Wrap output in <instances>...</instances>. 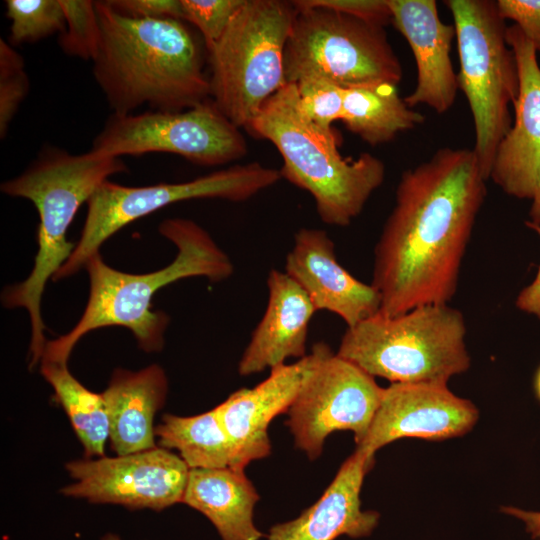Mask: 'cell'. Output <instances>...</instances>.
I'll use <instances>...</instances> for the list:
<instances>
[{
    "instance_id": "6da1fadb",
    "label": "cell",
    "mask_w": 540,
    "mask_h": 540,
    "mask_svg": "<svg viewBox=\"0 0 540 540\" xmlns=\"http://www.w3.org/2000/svg\"><path fill=\"white\" fill-rule=\"evenodd\" d=\"M487 181L469 148H440L403 171L374 248L371 284L381 298L379 313L449 304Z\"/></svg>"
},
{
    "instance_id": "7a4b0ae2",
    "label": "cell",
    "mask_w": 540,
    "mask_h": 540,
    "mask_svg": "<svg viewBox=\"0 0 540 540\" xmlns=\"http://www.w3.org/2000/svg\"><path fill=\"white\" fill-rule=\"evenodd\" d=\"M100 40L93 76L115 115L142 106L181 112L208 100L205 44L182 20L138 19L95 1Z\"/></svg>"
},
{
    "instance_id": "3957f363",
    "label": "cell",
    "mask_w": 540,
    "mask_h": 540,
    "mask_svg": "<svg viewBox=\"0 0 540 540\" xmlns=\"http://www.w3.org/2000/svg\"><path fill=\"white\" fill-rule=\"evenodd\" d=\"M158 230L177 248L175 259L164 268L130 274L107 265L100 252L86 261L90 291L84 312L68 333L47 341L41 361L67 365L74 346L84 335L109 326L129 329L140 349L159 352L170 317L162 310H152L154 294L184 278L205 277L220 282L233 274L229 256L196 222L169 218L160 223Z\"/></svg>"
},
{
    "instance_id": "277c9868",
    "label": "cell",
    "mask_w": 540,
    "mask_h": 540,
    "mask_svg": "<svg viewBox=\"0 0 540 540\" xmlns=\"http://www.w3.org/2000/svg\"><path fill=\"white\" fill-rule=\"evenodd\" d=\"M127 170L118 157L89 151L71 154L47 147L17 177L1 184L11 197L30 200L39 214L38 250L28 277L5 288L1 301L5 308H24L31 324L30 369L41 362L46 346L41 301L46 284L64 265L75 245L67 240V230L78 209L114 174Z\"/></svg>"
},
{
    "instance_id": "5b68a950",
    "label": "cell",
    "mask_w": 540,
    "mask_h": 540,
    "mask_svg": "<svg viewBox=\"0 0 540 540\" xmlns=\"http://www.w3.org/2000/svg\"><path fill=\"white\" fill-rule=\"evenodd\" d=\"M279 151L282 178L310 193L325 224L348 226L385 179V165L364 152L343 157L336 138L322 135L303 112L297 86L286 83L246 128Z\"/></svg>"
},
{
    "instance_id": "8992f818",
    "label": "cell",
    "mask_w": 540,
    "mask_h": 540,
    "mask_svg": "<svg viewBox=\"0 0 540 540\" xmlns=\"http://www.w3.org/2000/svg\"><path fill=\"white\" fill-rule=\"evenodd\" d=\"M466 334L460 310L429 304L392 317L377 313L347 327L336 353L391 383L447 384L470 367Z\"/></svg>"
},
{
    "instance_id": "52a82bcc",
    "label": "cell",
    "mask_w": 540,
    "mask_h": 540,
    "mask_svg": "<svg viewBox=\"0 0 540 540\" xmlns=\"http://www.w3.org/2000/svg\"><path fill=\"white\" fill-rule=\"evenodd\" d=\"M295 13L292 1L245 0L207 50L210 96L238 128H247L286 84L284 51Z\"/></svg>"
},
{
    "instance_id": "ba28073f",
    "label": "cell",
    "mask_w": 540,
    "mask_h": 540,
    "mask_svg": "<svg viewBox=\"0 0 540 540\" xmlns=\"http://www.w3.org/2000/svg\"><path fill=\"white\" fill-rule=\"evenodd\" d=\"M456 32L459 89L475 128L473 151L489 180L497 147L510 130V106L519 92L516 58L506 39L505 19L493 0H447Z\"/></svg>"
},
{
    "instance_id": "9c48e42d",
    "label": "cell",
    "mask_w": 540,
    "mask_h": 540,
    "mask_svg": "<svg viewBox=\"0 0 540 540\" xmlns=\"http://www.w3.org/2000/svg\"><path fill=\"white\" fill-rule=\"evenodd\" d=\"M294 7L284 51L286 83L311 75L343 89L401 82L402 66L385 27L327 8Z\"/></svg>"
},
{
    "instance_id": "30bf717a",
    "label": "cell",
    "mask_w": 540,
    "mask_h": 540,
    "mask_svg": "<svg viewBox=\"0 0 540 540\" xmlns=\"http://www.w3.org/2000/svg\"><path fill=\"white\" fill-rule=\"evenodd\" d=\"M282 178L280 170L259 162L233 165L196 179L151 186H123L105 181L88 200L79 241L52 280L68 278L99 253L102 244L124 226L168 205L191 199L246 201Z\"/></svg>"
},
{
    "instance_id": "8fae6325",
    "label": "cell",
    "mask_w": 540,
    "mask_h": 540,
    "mask_svg": "<svg viewBox=\"0 0 540 540\" xmlns=\"http://www.w3.org/2000/svg\"><path fill=\"white\" fill-rule=\"evenodd\" d=\"M247 150L240 128L207 100L181 112L111 114L90 151L118 158L172 153L196 165L217 166L241 159Z\"/></svg>"
},
{
    "instance_id": "7c38bea8",
    "label": "cell",
    "mask_w": 540,
    "mask_h": 540,
    "mask_svg": "<svg viewBox=\"0 0 540 540\" xmlns=\"http://www.w3.org/2000/svg\"><path fill=\"white\" fill-rule=\"evenodd\" d=\"M312 348L316 362L286 413V425L295 446L314 460L333 432H353L356 444L363 440L384 388L362 368L332 352L326 343H315Z\"/></svg>"
},
{
    "instance_id": "4fadbf2b",
    "label": "cell",
    "mask_w": 540,
    "mask_h": 540,
    "mask_svg": "<svg viewBox=\"0 0 540 540\" xmlns=\"http://www.w3.org/2000/svg\"><path fill=\"white\" fill-rule=\"evenodd\" d=\"M66 469L75 482L60 490L65 496L156 511L182 502L190 470L180 456L162 447L71 461Z\"/></svg>"
},
{
    "instance_id": "5bb4252c",
    "label": "cell",
    "mask_w": 540,
    "mask_h": 540,
    "mask_svg": "<svg viewBox=\"0 0 540 540\" xmlns=\"http://www.w3.org/2000/svg\"><path fill=\"white\" fill-rule=\"evenodd\" d=\"M479 411L443 383H391L356 449L374 458L377 450L402 438L439 441L459 437L476 424Z\"/></svg>"
},
{
    "instance_id": "9a60e30c",
    "label": "cell",
    "mask_w": 540,
    "mask_h": 540,
    "mask_svg": "<svg viewBox=\"0 0 540 540\" xmlns=\"http://www.w3.org/2000/svg\"><path fill=\"white\" fill-rule=\"evenodd\" d=\"M506 39L517 62L519 92L489 179L509 196L533 200L540 192V65L537 51L515 24L507 26Z\"/></svg>"
},
{
    "instance_id": "2e32d148",
    "label": "cell",
    "mask_w": 540,
    "mask_h": 540,
    "mask_svg": "<svg viewBox=\"0 0 540 540\" xmlns=\"http://www.w3.org/2000/svg\"><path fill=\"white\" fill-rule=\"evenodd\" d=\"M316 359L312 348L305 357L270 370L265 380L233 392L215 407L232 447L229 468L244 472L250 462L271 454L269 425L287 413Z\"/></svg>"
},
{
    "instance_id": "e0dca14e",
    "label": "cell",
    "mask_w": 540,
    "mask_h": 540,
    "mask_svg": "<svg viewBox=\"0 0 540 540\" xmlns=\"http://www.w3.org/2000/svg\"><path fill=\"white\" fill-rule=\"evenodd\" d=\"M285 272L307 293L317 311L336 314L347 327L380 311L377 289L355 278L339 263L335 244L325 230L300 228L296 232Z\"/></svg>"
},
{
    "instance_id": "ac0fdd59",
    "label": "cell",
    "mask_w": 540,
    "mask_h": 540,
    "mask_svg": "<svg viewBox=\"0 0 540 540\" xmlns=\"http://www.w3.org/2000/svg\"><path fill=\"white\" fill-rule=\"evenodd\" d=\"M391 23L408 42L417 68L414 90L405 102L427 105L438 114L453 106L459 89L450 52L455 27L444 23L435 0H388Z\"/></svg>"
},
{
    "instance_id": "d6986e66",
    "label": "cell",
    "mask_w": 540,
    "mask_h": 540,
    "mask_svg": "<svg viewBox=\"0 0 540 540\" xmlns=\"http://www.w3.org/2000/svg\"><path fill=\"white\" fill-rule=\"evenodd\" d=\"M268 300L263 317L253 330L238 364L249 376L286 364L306 354L310 321L317 311L307 293L284 271L270 270Z\"/></svg>"
},
{
    "instance_id": "ffe728a7",
    "label": "cell",
    "mask_w": 540,
    "mask_h": 540,
    "mask_svg": "<svg viewBox=\"0 0 540 540\" xmlns=\"http://www.w3.org/2000/svg\"><path fill=\"white\" fill-rule=\"evenodd\" d=\"M374 458L360 450L348 457L321 497L297 518L271 527L267 540H335L365 537L379 521L376 511L361 509L360 492Z\"/></svg>"
},
{
    "instance_id": "44dd1931",
    "label": "cell",
    "mask_w": 540,
    "mask_h": 540,
    "mask_svg": "<svg viewBox=\"0 0 540 540\" xmlns=\"http://www.w3.org/2000/svg\"><path fill=\"white\" fill-rule=\"evenodd\" d=\"M168 380L157 364L139 371L116 369L101 393L109 418V439L117 455L153 449L154 416L165 403Z\"/></svg>"
},
{
    "instance_id": "7402d4cb",
    "label": "cell",
    "mask_w": 540,
    "mask_h": 540,
    "mask_svg": "<svg viewBox=\"0 0 540 540\" xmlns=\"http://www.w3.org/2000/svg\"><path fill=\"white\" fill-rule=\"evenodd\" d=\"M260 496L244 472L226 468L189 470L182 502L206 516L222 540H260L254 508Z\"/></svg>"
},
{
    "instance_id": "603a6c76",
    "label": "cell",
    "mask_w": 540,
    "mask_h": 540,
    "mask_svg": "<svg viewBox=\"0 0 540 540\" xmlns=\"http://www.w3.org/2000/svg\"><path fill=\"white\" fill-rule=\"evenodd\" d=\"M341 120L351 133L377 146L423 124L425 115L407 105L396 85L376 83L344 89Z\"/></svg>"
},
{
    "instance_id": "cb8c5ba5",
    "label": "cell",
    "mask_w": 540,
    "mask_h": 540,
    "mask_svg": "<svg viewBox=\"0 0 540 540\" xmlns=\"http://www.w3.org/2000/svg\"><path fill=\"white\" fill-rule=\"evenodd\" d=\"M155 436L160 447L177 450L190 469L230 467L232 447L216 408L187 417L165 414Z\"/></svg>"
},
{
    "instance_id": "d4e9b609",
    "label": "cell",
    "mask_w": 540,
    "mask_h": 540,
    "mask_svg": "<svg viewBox=\"0 0 540 540\" xmlns=\"http://www.w3.org/2000/svg\"><path fill=\"white\" fill-rule=\"evenodd\" d=\"M40 372L54 390V397L63 407L80 440L86 459L104 457L109 438V418L102 394L84 387L68 370L67 365L41 361Z\"/></svg>"
},
{
    "instance_id": "484cf974",
    "label": "cell",
    "mask_w": 540,
    "mask_h": 540,
    "mask_svg": "<svg viewBox=\"0 0 540 540\" xmlns=\"http://www.w3.org/2000/svg\"><path fill=\"white\" fill-rule=\"evenodd\" d=\"M5 5L11 45L37 42L65 29L60 0H6Z\"/></svg>"
},
{
    "instance_id": "4316f807",
    "label": "cell",
    "mask_w": 540,
    "mask_h": 540,
    "mask_svg": "<svg viewBox=\"0 0 540 540\" xmlns=\"http://www.w3.org/2000/svg\"><path fill=\"white\" fill-rule=\"evenodd\" d=\"M301 108L316 129L327 138H336L332 124L343 115L344 89L316 75L296 83Z\"/></svg>"
},
{
    "instance_id": "83f0119b",
    "label": "cell",
    "mask_w": 540,
    "mask_h": 540,
    "mask_svg": "<svg viewBox=\"0 0 540 540\" xmlns=\"http://www.w3.org/2000/svg\"><path fill=\"white\" fill-rule=\"evenodd\" d=\"M60 3L66 21L64 31L59 34L60 48L66 55L93 60L100 40L95 1L60 0Z\"/></svg>"
},
{
    "instance_id": "f1b7e54d",
    "label": "cell",
    "mask_w": 540,
    "mask_h": 540,
    "mask_svg": "<svg viewBox=\"0 0 540 540\" xmlns=\"http://www.w3.org/2000/svg\"><path fill=\"white\" fill-rule=\"evenodd\" d=\"M23 57L0 39V135L5 137L18 108L29 92Z\"/></svg>"
},
{
    "instance_id": "f546056e",
    "label": "cell",
    "mask_w": 540,
    "mask_h": 540,
    "mask_svg": "<svg viewBox=\"0 0 540 540\" xmlns=\"http://www.w3.org/2000/svg\"><path fill=\"white\" fill-rule=\"evenodd\" d=\"M245 0H181L183 21L200 32L206 51L223 35Z\"/></svg>"
},
{
    "instance_id": "4dcf8cb0",
    "label": "cell",
    "mask_w": 540,
    "mask_h": 540,
    "mask_svg": "<svg viewBox=\"0 0 540 540\" xmlns=\"http://www.w3.org/2000/svg\"><path fill=\"white\" fill-rule=\"evenodd\" d=\"M296 6L334 10L385 27L392 21L388 0H295Z\"/></svg>"
},
{
    "instance_id": "1f68e13d",
    "label": "cell",
    "mask_w": 540,
    "mask_h": 540,
    "mask_svg": "<svg viewBox=\"0 0 540 540\" xmlns=\"http://www.w3.org/2000/svg\"><path fill=\"white\" fill-rule=\"evenodd\" d=\"M500 15L512 20L540 52V0H497Z\"/></svg>"
},
{
    "instance_id": "d6a6232c",
    "label": "cell",
    "mask_w": 540,
    "mask_h": 540,
    "mask_svg": "<svg viewBox=\"0 0 540 540\" xmlns=\"http://www.w3.org/2000/svg\"><path fill=\"white\" fill-rule=\"evenodd\" d=\"M116 12L138 19L171 18L183 21L181 0H109Z\"/></svg>"
},
{
    "instance_id": "836d02e7",
    "label": "cell",
    "mask_w": 540,
    "mask_h": 540,
    "mask_svg": "<svg viewBox=\"0 0 540 540\" xmlns=\"http://www.w3.org/2000/svg\"><path fill=\"white\" fill-rule=\"evenodd\" d=\"M526 226L536 231L540 237V226L526 221ZM519 310L537 316L540 319V266L533 282L520 291L516 299Z\"/></svg>"
},
{
    "instance_id": "e575fe53",
    "label": "cell",
    "mask_w": 540,
    "mask_h": 540,
    "mask_svg": "<svg viewBox=\"0 0 540 540\" xmlns=\"http://www.w3.org/2000/svg\"><path fill=\"white\" fill-rule=\"evenodd\" d=\"M502 511L521 519L532 537L540 538V512L524 511L514 507H504Z\"/></svg>"
},
{
    "instance_id": "d590c367",
    "label": "cell",
    "mask_w": 540,
    "mask_h": 540,
    "mask_svg": "<svg viewBox=\"0 0 540 540\" xmlns=\"http://www.w3.org/2000/svg\"><path fill=\"white\" fill-rule=\"evenodd\" d=\"M529 217L530 223L540 226V192L532 200Z\"/></svg>"
},
{
    "instance_id": "8d00e7d4",
    "label": "cell",
    "mask_w": 540,
    "mask_h": 540,
    "mask_svg": "<svg viewBox=\"0 0 540 540\" xmlns=\"http://www.w3.org/2000/svg\"><path fill=\"white\" fill-rule=\"evenodd\" d=\"M534 389H535L536 396L540 401V366L537 369V372H536V375H535Z\"/></svg>"
},
{
    "instance_id": "74e56055",
    "label": "cell",
    "mask_w": 540,
    "mask_h": 540,
    "mask_svg": "<svg viewBox=\"0 0 540 540\" xmlns=\"http://www.w3.org/2000/svg\"><path fill=\"white\" fill-rule=\"evenodd\" d=\"M102 540H121V539L119 538V536L115 534L108 533L102 538Z\"/></svg>"
}]
</instances>
